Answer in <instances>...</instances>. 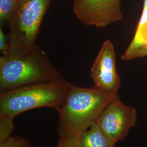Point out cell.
Returning a JSON list of instances; mask_svg holds the SVG:
<instances>
[{"instance_id":"1","label":"cell","mask_w":147,"mask_h":147,"mask_svg":"<svg viewBox=\"0 0 147 147\" xmlns=\"http://www.w3.org/2000/svg\"><path fill=\"white\" fill-rule=\"evenodd\" d=\"M118 95L96 88L71 84L63 106L58 109L59 132L80 136L96 123L102 111Z\"/></svg>"},{"instance_id":"2","label":"cell","mask_w":147,"mask_h":147,"mask_svg":"<svg viewBox=\"0 0 147 147\" xmlns=\"http://www.w3.org/2000/svg\"><path fill=\"white\" fill-rule=\"evenodd\" d=\"M71 84L61 76L0 93V116L14 119L27 111L42 107L57 110L64 104Z\"/></svg>"},{"instance_id":"3","label":"cell","mask_w":147,"mask_h":147,"mask_svg":"<svg viewBox=\"0 0 147 147\" xmlns=\"http://www.w3.org/2000/svg\"><path fill=\"white\" fill-rule=\"evenodd\" d=\"M62 76L38 44L30 50L0 57V91L51 81Z\"/></svg>"},{"instance_id":"4","label":"cell","mask_w":147,"mask_h":147,"mask_svg":"<svg viewBox=\"0 0 147 147\" xmlns=\"http://www.w3.org/2000/svg\"><path fill=\"white\" fill-rule=\"evenodd\" d=\"M52 0H21L9 25V50L6 56L30 50L37 45L44 17Z\"/></svg>"},{"instance_id":"5","label":"cell","mask_w":147,"mask_h":147,"mask_svg":"<svg viewBox=\"0 0 147 147\" xmlns=\"http://www.w3.org/2000/svg\"><path fill=\"white\" fill-rule=\"evenodd\" d=\"M136 109L125 105L117 95L107 105L96 123L114 145L124 140L137 121Z\"/></svg>"},{"instance_id":"6","label":"cell","mask_w":147,"mask_h":147,"mask_svg":"<svg viewBox=\"0 0 147 147\" xmlns=\"http://www.w3.org/2000/svg\"><path fill=\"white\" fill-rule=\"evenodd\" d=\"M73 11L84 25L99 28L123 19L121 0H73Z\"/></svg>"},{"instance_id":"7","label":"cell","mask_w":147,"mask_h":147,"mask_svg":"<svg viewBox=\"0 0 147 147\" xmlns=\"http://www.w3.org/2000/svg\"><path fill=\"white\" fill-rule=\"evenodd\" d=\"M115 47L109 39L103 43L90 69V75L96 88L117 93L121 79L116 66Z\"/></svg>"},{"instance_id":"8","label":"cell","mask_w":147,"mask_h":147,"mask_svg":"<svg viewBox=\"0 0 147 147\" xmlns=\"http://www.w3.org/2000/svg\"><path fill=\"white\" fill-rule=\"evenodd\" d=\"M81 147H115L99 126L95 123L79 136Z\"/></svg>"},{"instance_id":"9","label":"cell","mask_w":147,"mask_h":147,"mask_svg":"<svg viewBox=\"0 0 147 147\" xmlns=\"http://www.w3.org/2000/svg\"><path fill=\"white\" fill-rule=\"evenodd\" d=\"M146 45H147V0H144L142 15L137 25L136 33L124 54L129 55Z\"/></svg>"},{"instance_id":"10","label":"cell","mask_w":147,"mask_h":147,"mask_svg":"<svg viewBox=\"0 0 147 147\" xmlns=\"http://www.w3.org/2000/svg\"><path fill=\"white\" fill-rule=\"evenodd\" d=\"M19 0H0V27L9 26L20 5Z\"/></svg>"},{"instance_id":"11","label":"cell","mask_w":147,"mask_h":147,"mask_svg":"<svg viewBox=\"0 0 147 147\" xmlns=\"http://www.w3.org/2000/svg\"><path fill=\"white\" fill-rule=\"evenodd\" d=\"M59 139L56 147H81L79 136L67 132H59Z\"/></svg>"},{"instance_id":"12","label":"cell","mask_w":147,"mask_h":147,"mask_svg":"<svg viewBox=\"0 0 147 147\" xmlns=\"http://www.w3.org/2000/svg\"><path fill=\"white\" fill-rule=\"evenodd\" d=\"M13 119L0 116V143L5 142L11 136L13 130Z\"/></svg>"},{"instance_id":"13","label":"cell","mask_w":147,"mask_h":147,"mask_svg":"<svg viewBox=\"0 0 147 147\" xmlns=\"http://www.w3.org/2000/svg\"><path fill=\"white\" fill-rule=\"evenodd\" d=\"M0 147H32L29 142L24 138L11 136L5 142L0 143Z\"/></svg>"},{"instance_id":"14","label":"cell","mask_w":147,"mask_h":147,"mask_svg":"<svg viewBox=\"0 0 147 147\" xmlns=\"http://www.w3.org/2000/svg\"><path fill=\"white\" fill-rule=\"evenodd\" d=\"M9 40L8 35H5L3 31V28L0 27V51L1 56H6L9 50Z\"/></svg>"},{"instance_id":"15","label":"cell","mask_w":147,"mask_h":147,"mask_svg":"<svg viewBox=\"0 0 147 147\" xmlns=\"http://www.w3.org/2000/svg\"><path fill=\"white\" fill-rule=\"evenodd\" d=\"M143 57H147V45L137 49L136 51L130 53L123 61H126L135 58H141Z\"/></svg>"},{"instance_id":"16","label":"cell","mask_w":147,"mask_h":147,"mask_svg":"<svg viewBox=\"0 0 147 147\" xmlns=\"http://www.w3.org/2000/svg\"><path fill=\"white\" fill-rule=\"evenodd\" d=\"M19 1H21V0H19Z\"/></svg>"}]
</instances>
